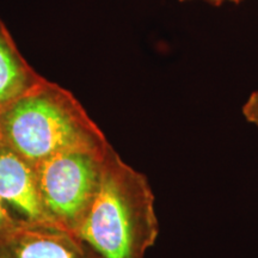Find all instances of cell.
Listing matches in <instances>:
<instances>
[{
	"label": "cell",
	"mask_w": 258,
	"mask_h": 258,
	"mask_svg": "<svg viewBox=\"0 0 258 258\" xmlns=\"http://www.w3.org/2000/svg\"><path fill=\"white\" fill-rule=\"evenodd\" d=\"M154 205L147 177L112 148L77 238L95 258H145L159 235Z\"/></svg>",
	"instance_id": "6da1fadb"
},
{
	"label": "cell",
	"mask_w": 258,
	"mask_h": 258,
	"mask_svg": "<svg viewBox=\"0 0 258 258\" xmlns=\"http://www.w3.org/2000/svg\"><path fill=\"white\" fill-rule=\"evenodd\" d=\"M0 141L34 165L67 151L110 145L72 92L48 79L0 111Z\"/></svg>",
	"instance_id": "7a4b0ae2"
},
{
	"label": "cell",
	"mask_w": 258,
	"mask_h": 258,
	"mask_svg": "<svg viewBox=\"0 0 258 258\" xmlns=\"http://www.w3.org/2000/svg\"><path fill=\"white\" fill-rule=\"evenodd\" d=\"M112 148L67 151L35 165L42 206L51 222L76 234L98 191Z\"/></svg>",
	"instance_id": "3957f363"
},
{
	"label": "cell",
	"mask_w": 258,
	"mask_h": 258,
	"mask_svg": "<svg viewBox=\"0 0 258 258\" xmlns=\"http://www.w3.org/2000/svg\"><path fill=\"white\" fill-rule=\"evenodd\" d=\"M0 258H95L77 235L54 222H15L0 233Z\"/></svg>",
	"instance_id": "277c9868"
},
{
	"label": "cell",
	"mask_w": 258,
	"mask_h": 258,
	"mask_svg": "<svg viewBox=\"0 0 258 258\" xmlns=\"http://www.w3.org/2000/svg\"><path fill=\"white\" fill-rule=\"evenodd\" d=\"M0 202L15 222H51L41 202L36 167L2 141Z\"/></svg>",
	"instance_id": "5b68a950"
},
{
	"label": "cell",
	"mask_w": 258,
	"mask_h": 258,
	"mask_svg": "<svg viewBox=\"0 0 258 258\" xmlns=\"http://www.w3.org/2000/svg\"><path fill=\"white\" fill-rule=\"evenodd\" d=\"M44 79L24 59L0 21V111L40 86Z\"/></svg>",
	"instance_id": "8992f818"
},
{
	"label": "cell",
	"mask_w": 258,
	"mask_h": 258,
	"mask_svg": "<svg viewBox=\"0 0 258 258\" xmlns=\"http://www.w3.org/2000/svg\"><path fill=\"white\" fill-rule=\"evenodd\" d=\"M241 112L249 123L258 128V89L251 92L241 108Z\"/></svg>",
	"instance_id": "52a82bcc"
},
{
	"label": "cell",
	"mask_w": 258,
	"mask_h": 258,
	"mask_svg": "<svg viewBox=\"0 0 258 258\" xmlns=\"http://www.w3.org/2000/svg\"><path fill=\"white\" fill-rule=\"evenodd\" d=\"M14 224H15V221L10 218V215L6 213L5 208L3 207L2 202H0V233Z\"/></svg>",
	"instance_id": "ba28073f"
},
{
	"label": "cell",
	"mask_w": 258,
	"mask_h": 258,
	"mask_svg": "<svg viewBox=\"0 0 258 258\" xmlns=\"http://www.w3.org/2000/svg\"><path fill=\"white\" fill-rule=\"evenodd\" d=\"M182 2H184V0H182ZM203 2H207L209 4L219 6V5L225 4V3H234V4H238V3H240L241 0H203Z\"/></svg>",
	"instance_id": "9c48e42d"
}]
</instances>
